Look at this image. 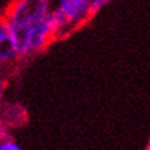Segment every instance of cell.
<instances>
[{
    "label": "cell",
    "mask_w": 150,
    "mask_h": 150,
    "mask_svg": "<svg viewBox=\"0 0 150 150\" xmlns=\"http://www.w3.org/2000/svg\"><path fill=\"white\" fill-rule=\"evenodd\" d=\"M7 138V128H6V124L3 121H0V142Z\"/></svg>",
    "instance_id": "cell-7"
},
{
    "label": "cell",
    "mask_w": 150,
    "mask_h": 150,
    "mask_svg": "<svg viewBox=\"0 0 150 150\" xmlns=\"http://www.w3.org/2000/svg\"><path fill=\"white\" fill-rule=\"evenodd\" d=\"M10 23V22H8ZM68 21L58 8L50 10L41 19L26 26L10 25L18 57H28L41 51L57 33L68 28Z\"/></svg>",
    "instance_id": "cell-1"
},
{
    "label": "cell",
    "mask_w": 150,
    "mask_h": 150,
    "mask_svg": "<svg viewBox=\"0 0 150 150\" xmlns=\"http://www.w3.org/2000/svg\"><path fill=\"white\" fill-rule=\"evenodd\" d=\"M0 150H22V147L15 141L6 138V139H3L0 142Z\"/></svg>",
    "instance_id": "cell-6"
},
{
    "label": "cell",
    "mask_w": 150,
    "mask_h": 150,
    "mask_svg": "<svg viewBox=\"0 0 150 150\" xmlns=\"http://www.w3.org/2000/svg\"><path fill=\"white\" fill-rule=\"evenodd\" d=\"M4 80H3V77L0 76V92H4Z\"/></svg>",
    "instance_id": "cell-8"
},
{
    "label": "cell",
    "mask_w": 150,
    "mask_h": 150,
    "mask_svg": "<svg viewBox=\"0 0 150 150\" xmlns=\"http://www.w3.org/2000/svg\"><path fill=\"white\" fill-rule=\"evenodd\" d=\"M91 0H59L57 8L65 15L68 25H77L88 18Z\"/></svg>",
    "instance_id": "cell-3"
},
{
    "label": "cell",
    "mask_w": 150,
    "mask_h": 150,
    "mask_svg": "<svg viewBox=\"0 0 150 150\" xmlns=\"http://www.w3.org/2000/svg\"><path fill=\"white\" fill-rule=\"evenodd\" d=\"M17 57L10 23L4 17H0V68L13 62Z\"/></svg>",
    "instance_id": "cell-4"
},
{
    "label": "cell",
    "mask_w": 150,
    "mask_h": 150,
    "mask_svg": "<svg viewBox=\"0 0 150 150\" xmlns=\"http://www.w3.org/2000/svg\"><path fill=\"white\" fill-rule=\"evenodd\" d=\"M112 0H91V4H90V10H88V18L92 17L94 14H96L100 8H103L105 6L108 4Z\"/></svg>",
    "instance_id": "cell-5"
},
{
    "label": "cell",
    "mask_w": 150,
    "mask_h": 150,
    "mask_svg": "<svg viewBox=\"0 0 150 150\" xmlns=\"http://www.w3.org/2000/svg\"><path fill=\"white\" fill-rule=\"evenodd\" d=\"M1 99H3V92H0V105H1Z\"/></svg>",
    "instance_id": "cell-9"
},
{
    "label": "cell",
    "mask_w": 150,
    "mask_h": 150,
    "mask_svg": "<svg viewBox=\"0 0 150 150\" xmlns=\"http://www.w3.org/2000/svg\"><path fill=\"white\" fill-rule=\"evenodd\" d=\"M50 11L48 0H13L3 15L10 25L26 26L41 19Z\"/></svg>",
    "instance_id": "cell-2"
}]
</instances>
